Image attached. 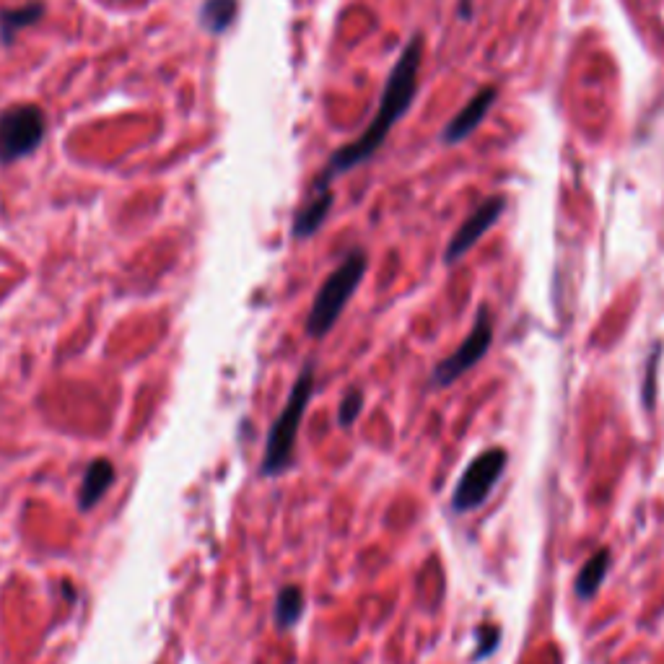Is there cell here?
Instances as JSON below:
<instances>
[{
	"mask_svg": "<svg viewBox=\"0 0 664 664\" xmlns=\"http://www.w3.org/2000/svg\"><path fill=\"white\" fill-rule=\"evenodd\" d=\"M314 392V364H307L299 371L294 387H291V395H288L286 405L278 413V418L273 421L268 431V439H265V452H262L260 462V473L265 478H278L291 467L296 452V439H299L301 421H304V413L309 408V400H312Z\"/></svg>",
	"mask_w": 664,
	"mask_h": 664,
	"instance_id": "cell-2",
	"label": "cell"
},
{
	"mask_svg": "<svg viewBox=\"0 0 664 664\" xmlns=\"http://www.w3.org/2000/svg\"><path fill=\"white\" fill-rule=\"evenodd\" d=\"M421 63H423V37L421 34H413L408 45H405V50L400 52V58H397L395 65H392L390 76H387L382 99H379L377 115L371 117V122L366 125L364 133L358 135L356 141L338 148V151L327 159V164L322 166V172L317 174V179L312 182V192L330 190L332 179L353 172L356 166L369 161L371 156L377 154L379 148L384 146V141L390 138L392 128L408 115L410 104H413L415 94H418V73H421Z\"/></svg>",
	"mask_w": 664,
	"mask_h": 664,
	"instance_id": "cell-1",
	"label": "cell"
},
{
	"mask_svg": "<svg viewBox=\"0 0 664 664\" xmlns=\"http://www.w3.org/2000/svg\"><path fill=\"white\" fill-rule=\"evenodd\" d=\"M332 203H335V195H332V190H325V192L309 190L307 200L301 203V208L296 211V216H294V226H291V234H294V239L314 237V234L322 229V224L327 221V216H330Z\"/></svg>",
	"mask_w": 664,
	"mask_h": 664,
	"instance_id": "cell-9",
	"label": "cell"
},
{
	"mask_svg": "<svg viewBox=\"0 0 664 664\" xmlns=\"http://www.w3.org/2000/svg\"><path fill=\"white\" fill-rule=\"evenodd\" d=\"M237 0H205L203 11H200V21L208 32L221 34L229 29L234 16H237Z\"/></svg>",
	"mask_w": 664,
	"mask_h": 664,
	"instance_id": "cell-13",
	"label": "cell"
},
{
	"mask_svg": "<svg viewBox=\"0 0 664 664\" xmlns=\"http://www.w3.org/2000/svg\"><path fill=\"white\" fill-rule=\"evenodd\" d=\"M659 353H662V345H657V351H654V356L649 358V366H646V382H644V403H646V408H652L654 395H657V387H654V377H657Z\"/></svg>",
	"mask_w": 664,
	"mask_h": 664,
	"instance_id": "cell-17",
	"label": "cell"
},
{
	"mask_svg": "<svg viewBox=\"0 0 664 664\" xmlns=\"http://www.w3.org/2000/svg\"><path fill=\"white\" fill-rule=\"evenodd\" d=\"M361 413H364V392L358 390V387H351V390L343 395V400H340L338 423L343 428H351Z\"/></svg>",
	"mask_w": 664,
	"mask_h": 664,
	"instance_id": "cell-15",
	"label": "cell"
},
{
	"mask_svg": "<svg viewBox=\"0 0 664 664\" xmlns=\"http://www.w3.org/2000/svg\"><path fill=\"white\" fill-rule=\"evenodd\" d=\"M301 615H304V592L296 584H288V587H283L281 592L275 594V626L281 628V631H288V628H294L299 623Z\"/></svg>",
	"mask_w": 664,
	"mask_h": 664,
	"instance_id": "cell-12",
	"label": "cell"
},
{
	"mask_svg": "<svg viewBox=\"0 0 664 664\" xmlns=\"http://www.w3.org/2000/svg\"><path fill=\"white\" fill-rule=\"evenodd\" d=\"M504 211H506L504 195H493V198L483 200V203H480L465 221H462L460 229L454 231V237L449 239L447 249H444V262H447V265H454L457 260H462V257H465L467 252H470V249H473L475 244H478L480 239L486 237L488 231L498 224V218L504 216Z\"/></svg>",
	"mask_w": 664,
	"mask_h": 664,
	"instance_id": "cell-7",
	"label": "cell"
},
{
	"mask_svg": "<svg viewBox=\"0 0 664 664\" xmlns=\"http://www.w3.org/2000/svg\"><path fill=\"white\" fill-rule=\"evenodd\" d=\"M607 569H610V550H597L584 566H581L579 576H576V597L579 600H592L594 594L600 592L602 581H605Z\"/></svg>",
	"mask_w": 664,
	"mask_h": 664,
	"instance_id": "cell-11",
	"label": "cell"
},
{
	"mask_svg": "<svg viewBox=\"0 0 664 664\" xmlns=\"http://www.w3.org/2000/svg\"><path fill=\"white\" fill-rule=\"evenodd\" d=\"M45 138V112L34 104H16L0 115V161L11 164L32 154Z\"/></svg>",
	"mask_w": 664,
	"mask_h": 664,
	"instance_id": "cell-6",
	"label": "cell"
},
{
	"mask_svg": "<svg viewBox=\"0 0 664 664\" xmlns=\"http://www.w3.org/2000/svg\"><path fill=\"white\" fill-rule=\"evenodd\" d=\"M366 268H369V255L364 249H351L340 260V265L322 281L320 291L314 296L312 309L307 314V335L309 338H325L332 327L338 325L340 314L345 312L348 301L358 291L364 281Z\"/></svg>",
	"mask_w": 664,
	"mask_h": 664,
	"instance_id": "cell-3",
	"label": "cell"
},
{
	"mask_svg": "<svg viewBox=\"0 0 664 664\" xmlns=\"http://www.w3.org/2000/svg\"><path fill=\"white\" fill-rule=\"evenodd\" d=\"M42 11H45V8L39 6V3H26V6H21V8H13V11L0 13V32H3V39L11 42L13 34L19 32V29H24V26L34 24V21L42 16Z\"/></svg>",
	"mask_w": 664,
	"mask_h": 664,
	"instance_id": "cell-14",
	"label": "cell"
},
{
	"mask_svg": "<svg viewBox=\"0 0 664 664\" xmlns=\"http://www.w3.org/2000/svg\"><path fill=\"white\" fill-rule=\"evenodd\" d=\"M115 478H117L115 465H112L107 457H99V460L91 462V465L86 467V473H83V480H81V491H78V509L81 511L94 509V506L104 498V493L112 488Z\"/></svg>",
	"mask_w": 664,
	"mask_h": 664,
	"instance_id": "cell-10",
	"label": "cell"
},
{
	"mask_svg": "<svg viewBox=\"0 0 664 664\" xmlns=\"http://www.w3.org/2000/svg\"><path fill=\"white\" fill-rule=\"evenodd\" d=\"M491 343H493L491 309L480 307L473 330H470V335L462 340L460 348H457L452 356H447L444 361L436 364L434 374H431L434 387H449V384H454L460 377H465L467 371H473L475 366L486 358V353L491 351Z\"/></svg>",
	"mask_w": 664,
	"mask_h": 664,
	"instance_id": "cell-5",
	"label": "cell"
},
{
	"mask_svg": "<svg viewBox=\"0 0 664 664\" xmlns=\"http://www.w3.org/2000/svg\"><path fill=\"white\" fill-rule=\"evenodd\" d=\"M498 99V89L496 86H486V89H480L478 94L465 104V107L457 112V115L449 120V125L441 133V143L444 146H460L462 141H467L475 130L480 128V122L486 120L488 112L493 109Z\"/></svg>",
	"mask_w": 664,
	"mask_h": 664,
	"instance_id": "cell-8",
	"label": "cell"
},
{
	"mask_svg": "<svg viewBox=\"0 0 664 664\" xmlns=\"http://www.w3.org/2000/svg\"><path fill=\"white\" fill-rule=\"evenodd\" d=\"M475 636H478V649H475L473 662H483V659L491 657V654L498 649V644H501V633H498L496 626H483L478 628Z\"/></svg>",
	"mask_w": 664,
	"mask_h": 664,
	"instance_id": "cell-16",
	"label": "cell"
},
{
	"mask_svg": "<svg viewBox=\"0 0 664 664\" xmlns=\"http://www.w3.org/2000/svg\"><path fill=\"white\" fill-rule=\"evenodd\" d=\"M509 462V454L504 449H488V452L478 454L470 465L465 467V473L460 475L457 486L452 491V509L457 514L465 511H475L488 501L493 493L496 483L501 480Z\"/></svg>",
	"mask_w": 664,
	"mask_h": 664,
	"instance_id": "cell-4",
	"label": "cell"
}]
</instances>
